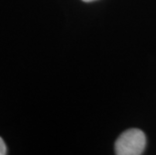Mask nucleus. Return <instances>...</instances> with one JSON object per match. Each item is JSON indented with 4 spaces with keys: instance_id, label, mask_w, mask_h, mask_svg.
<instances>
[{
    "instance_id": "nucleus-1",
    "label": "nucleus",
    "mask_w": 156,
    "mask_h": 155,
    "mask_svg": "<svg viewBox=\"0 0 156 155\" xmlns=\"http://www.w3.org/2000/svg\"><path fill=\"white\" fill-rule=\"evenodd\" d=\"M146 147V136L139 129H129L120 135L115 143L117 155H140Z\"/></svg>"
},
{
    "instance_id": "nucleus-2",
    "label": "nucleus",
    "mask_w": 156,
    "mask_h": 155,
    "mask_svg": "<svg viewBox=\"0 0 156 155\" xmlns=\"http://www.w3.org/2000/svg\"><path fill=\"white\" fill-rule=\"evenodd\" d=\"M4 154H6V146L4 141L0 137V155H4Z\"/></svg>"
},
{
    "instance_id": "nucleus-3",
    "label": "nucleus",
    "mask_w": 156,
    "mask_h": 155,
    "mask_svg": "<svg viewBox=\"0 0 156 155\" xmlns=\"http://www.w3.org/2000/svg\"><path fill=\"white\" fill-rule=\"evenodd\" d=\"M84 2H93V1H96V0H83Z\"/></svg>"
}]
</instances>
